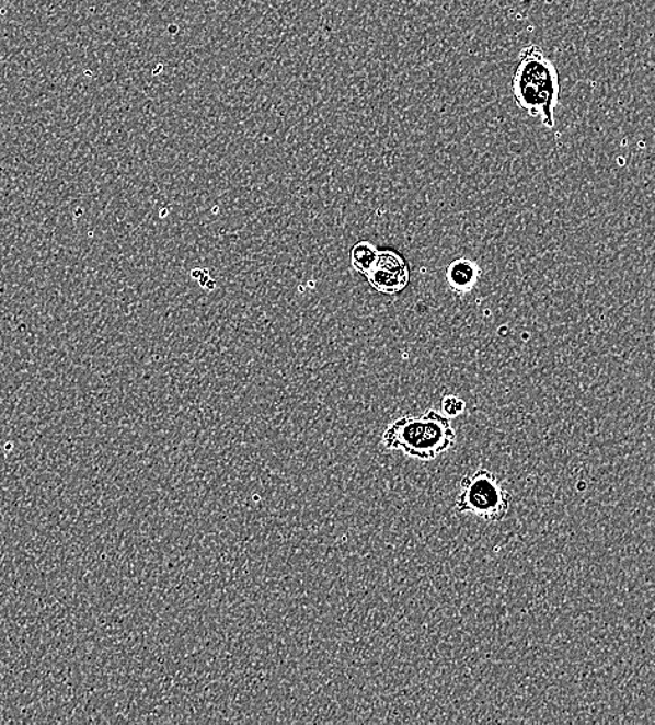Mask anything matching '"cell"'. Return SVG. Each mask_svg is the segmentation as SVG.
Wrapping results in <instances>:
<instances>
[{"instance_id":"6da1fadb","label":"cell","mask_w":655,"mask_h":725,"mask_svg":"<svg viewBox=\"0 0 655 725\" xmlns=\"http://www.w3.org/2000/svg\"><path fill=\"white\" fill-rule=\"evenodd\" d=\"M512 90L520 110L540 119L549 129H554L561 93L560 76L555 65L537 45H527L521 50Z\"/></svg>"},{"instance_id":"7a4b0ae2","label":"cell","mask_w":655,"mask_h":725,"mask_svg":"<svg viewBox=\"0 0 655 725\" xmlns=\"http://www.w3.org/2000/svg\"><path fill=\"white\" fill-rule=\"evenodd\" d=\"M388 449L401 451L418 461H434L457 444V431L444 413L428 411L422 416H404L382 434Z\"/></svg>"},{"instance_id":"3957f363","label":"cell","mask_w":655,"mask_h":725,"mask_svg":"<svg viewBox=\"0 0 655 725\" xmlns=\"http://www.w3.org/2000/svg\"><path fill=\"white\" fill-rule=\"evenodd\" d=\"M512 495L487 469H479L460 480L455 509L474 515L485 522H501L508 517Z\"/></svg>"},{"instance_id":"277c9868","label":"cell","mask_w":655,"mask_h":725,"mask_svg":"<svg viewBox=\"0 0 655 725\" xmlns=\"http://www.w3.org/2000/svg\"><path fill=\"white\" fill-rule=\"evenodd\" d=\"M366 277L377 292L395 295L401 294L411 283V269L406 260L395 250H381Z\"/></svg>"},{"instance_id":"5b68a950","label":"cell","mask_w":655,"mask_h":725,"mask_svg":"<svg viewBox=\"0 0 655 725\" xmlns=\"http://www.w3.org/2000/svg\"><path fill=\"white\" fill-rule=\"evenodd\" d=\"M480 267L469 258H457L448 265L447 279L450 288L459 294H468L479 283Z\"/></svg>"},{"instance_id":"8992f818","label":"cell","mask_w":655,"mask_h":725,"mask_svg":"<svg viewBox=\"0 0 655 725\" xmlns=\"http://www.w3.org/2000/svg\"><path fill=\"white\" fill-rule=\"evenodd\" d=\"M378 250L370 242H358L353 246L351 252L352 267L358 274L367 275L370 273L372 265L376 264L378 257Z\"/></svg>"},{"instance_id":"52a82bcc","label":"cell","mask_w":655,"mask_h":725,"mask_svg":"<svg viewBox=\"0 0 655 725\" xmlns=\"http://www.w3.org/2000/svg\"><path fill=\"white\" fill-rule=\"evenodd\" d=\"M441 410L447 417H458L462 415L466 410V402L462 398L455 395H447L441 402Z\"/></svg>"}]
</instances>
